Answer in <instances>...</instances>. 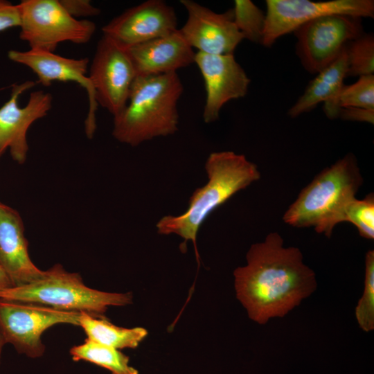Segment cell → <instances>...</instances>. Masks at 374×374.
<instances>
[{
    "mask_svg": "<svg viewBox=\"0 0 374 374\" xmlns=\"http://www.w3.org/2000/svg\"><path fill=\"white\" fill-rule=\"evenodd\" d=\"M246 258L247 265L233 272L235 289L249 317L259 324L284 317L317 290L316 274L301 250L285 247L278 233L253 244Z\"/></svg>",
    "mask_w": 374,
    "mask_h": 374,
    "instance_id": "obj_1",
    "label": "cell"
},
{
    "mask_svg": "<svg viewBox=\"0 0 374 374\" xmlns=\"http://www.w3.org/2000/svg\"><path fill=\"white\" fill-rule=\"evenodd\" d=\"M184 87L177 73L137 76L127 103L114 117L113 136L119 142L136 146L178 130V101Z\"/></svg>",
    "mask_w": 374,
    "mask_h": 374,
    "instance_id": "obj_2",
    "label": "cell"
},
{
    "mask_svg": "<svg viewBox=\"0 0 374 374\" xmlns=\"http://www.w3.org/2000/svg\"><path fill=\"white\" fill-rule=\"evenodd\" d=\"M208 181L191 195L186 211L180 215H166L157 223L158 233H174L193 242L197 258V232L206 217L238 191L260 178L257 166L244 154L232 151L212 152L205 163Z\"/></svg>",
    "mask_w": 374,
    "mask_h": 374,
    "instance_id": "obj_3",
    "label": "cell"
},
{
    "mask_svg": "<svg viewBox=\"0 0 374 374\" xmlns=\"http://www.w3.org/2000/svg\"><path fill=\"white\" fill-rule=\"evenodd\" d=\"M363 183L357 159L348 153L323 170L299 193L283 215V221L294 227H313L330 238L335 226L342 222L348 204Z\"/></svg>",
    "mask_w": 374,
    "mask_h": 374,
    "instance_id": "obj_4",
    "label": "cell"
},
{
    "mask_svg": "<svg viewBox=\"0 0 374 374\" xmlns=\"http://www.w3.org/2000/svg\"><path fill=\"white\" fill-rule=\"evenodd\" d=\"M0 300L44 305L59 310L84 312L103 317L111 305L132 301L131 293H110L90 288L78 273L69 272L60 264L44 271L30 283L0 290Z\"/></svg>",
    "mask_w": 374,
    "mask_h": 374,
    "instance_id": "obj_5",
    "label": "cell"
},
{
    "mask_svg": "<svg viewBox=\"0 0 374 374\" xmlns=\"http://www.w3.org/2000/svg\"><path fill=\"white\" fill-rule=\"evenodd\" d=\"M20 24L19 38L30 49L54 52L64 42L87 43L93 37L96 24L71 16L59 0H22L17 4Z\"/></svg>",
    "mask_w": 374,
    "mask_h": 374,
    "instance_id": "obj_6",
    "label": "cell"
},
{
    "mask_svg": "<svg viewBox=\"0 0 374 374\" xmlns=\"http://www.w3.org/2000/svg\"><path fill=\"white\" fill-rule=\"evenodd\" d=\"M80 312L63 311L33 303L0 300V332L6 344L32 358L44 354L42 335L58 323L79 326Z\"/></svg>",
    "mask_w": 374,
    "mask_h": 374,
    "instance_id": "obj_7",
    "label": "cell"
},
{
    "mask_svg": "<svg viewBox=\"0 0 374 374\" xmlns=\"http://www.w3.org/2000/svg\"><path fill=\"white\" fill-rule=\"evenodd\" d=\"M293 33L297 39L296 53L311 73H318L339 55L347 43L364 34L362 18L347 15L320 17Z\"/></svg>",
    "mask_w": 374,
    "mask_h": 374,
    "instance_id": "obj_8",
    "label": "cell"
},
{
    "mask_svg": "<svg viewBox=\"0 0 374 374\" xmlns=\"http://www.w3.org/2000/svg\"><path fill=\"white\" fill-rule=\"evenodd\" d=\"M88 75L98 105L114 117L120 114L127 103L137 77L127 48L103 35L97 44Z\"/></svg>",
    "mask_w": 374,
    "mask_h": 374,
    "instance_id": "obj_9",
    "label": "cell"
},
{
    "mask_svg": "<svg viewBox=\"0 0 374 374\" xmlns=\"http://www.w3.org/2000/svg\"><path fill=\"white\" fill-rule=\"evenodd\" d=\"M267 12L262 45L271 46L281 36L301 25L330 15L374 17L373 0H267Z\"/></svg>",
    "mask_w": 374,
    "mask_h": 374,
    "instance_id": "obj_10",
    "label": "cell"
},
{
    "mask_svg": "<svg viewBox=\"0 0 374 374\" xmlns=\"http://www.w3.org/2000/svg\"><path fill=\"white\" fill-rule=\"evenodd\" d=\"M35 84L32 80L13 84L9 100L0 107V157L9 150L12 159L19 164L24 163L27 158L29 127L46 116L52 107V95L42 90L31 92L27 104L19 106L20 96Z\"/></svg>",
    "mask_w": 374,
    "mask_h": 374,
    "instance_id": "obj_11",
    "label": "cell"
},
{
    "mask_svg": "<svg viewBox=\"0 0 374 374\" xmlns=\"http://www.w3.org/2000/svg\"><path fill=\"white\" fill-rule=\"evenodd\" d=\"M10 60L28 67L37 76L44 87L53 82H74L87 91L89 108L84 121V131L87 138L91 139L96 130V111L98 104L91 82L88 75V57L69 58L47 51L29 49L28 51L10 50L8 52Z\"/></svg>",
    "mask_w": 374,
    "mask_h": 374,
    "instance_id": "obj_12",
    "label": "cell"
},
{
    "mask_svg": "<svg viewBox=\"0 0 374 374\" xmlns=\"http://www.w3.org/2000/svg\"><path fill=\"white\" fill-rule=\"evenodd\" d=\"M174 8L162 0H148L125 10L102 28L103 35L129 48L177 30Z\"/></svg>",
    "mask_w": 374,
    "mask_h": 374,
    "instance_id": "obj_13",
    "label": "cell"
},
{
    "mask_svg": "<svg viewBox=\"0 0 374 374\" xmlns=\"http://www.w3.org/2000/svg\"><path fill=\"white\" fill-rule=\"evenodd\" d=\"M180 3L188 17L179 30L191 48L206 54H233L244 37L233 21V9L217 13L192 0Z\"/></svg>",
    "mask_w": 374,
    "mask_h": 374,
    "instance_id": "obj_14",
    "label": "cell"
},
{
    "mask_svg": "<svg viewBox=\"0 0 374 374\" xmlns=\"http://www.w3.org/2000/svg\"><path fill=\"white\" fill-rule=\"evenodd\" d=\"M194 63L202 73L206 91L203 119L206 123H210L219 118L220 110L226 103L246 96L251 80L233 54L197 52Z\"/></svg>",
    "mask_w": 374,
    "mask_h": 374,
    "instance_id": "obj_15",
    "label": "cell"
},
{
    "mask_svg": "<svg viewBox=\"0 0 374 374\" xmlns=\"http://www.w3.org/2000/svg\"><path fill=\"white\" fill-rule=\"evenodd\" d=\"M28 245L19 213L0 202V266L14 286L30 283L44 274L31 260Z\"/></svg>",
    "mask_w": 374,
    "mask_h": 374,
    "instance_id": "obj_16",
    "label": "cell"
},
{
    "mask_svg": "<svg viewBox=\"0 0 374 374\" xmlns=\"http://www.w3.org/2000/svg\"><path fill=\"white\" fill-rule=\"evenodd\" d=\"M136 76L177 73L195 62V53L179 29L172 33L127 48Z\"/></svg>",
    "mask_w": 374,
    "mask_h": 374,
    "instance_id": "obj_17",
    "label": "cell"
},
{
    "mask_svg": "<svg viewBox=\"0 0 374 374\" xmlns=\"http://www.w3.org/2000/svg\"><path fill=\"white\" fill-rule=\"evenodd\" d=\"M348 57L346 46L339 55L319 71L309 83L302 96L289 109L288 115L295 118L316 107L320 103L332 98L344 84L347 76Z\"/></svg>",
    "mask_w": 374,
    "mask_h": 374,
    "instance_id": "obj_18",
    "label": "cell"
},
{
    "mask_svg": "<svg viewBox=\"0 0 374 374\" xmlns=\"http://www.w3.org/2000/svg\"><path fill=\"white\" fill-rule=\"evenodd\" d=\"M79 326L87 339L116 349L135 348L145 339L148 331L141 327L125 328L114 325L103 317L80 312Z\"/></svg>",
    "mask_w": 374,
    "mask_h": 374,
    "instance_id": "obj_19",
    "label": "cell"
},
{
    "mask_svg": "<svg viewBox=\"0 0 374 374\" xmlns=\"http://www.w3.org/2000/svg\"><path fill=\"white\" fill-rule=\"evenodd\" d=\"M69 353L73 361L93 363L109 370L112 374H139L136 369L130 366L128 356L118 349L87 338L83 344L72 347Z\"/></svg>",
    "mask_w": 374,
    "mask_h": 374,
    "instance_id": "obj_20",
    "label": "cell"
},
{
    "mask_svg": "<svg viewBox=\"0 0 374 374\" xmlns=\"http://www.w3.org/2000/svg\"><path fill=\"white\" fill-rule=\"evenodd\" d=\"M374 109V75H364L349 85L343 84L337 93L324 103L323 110L329 118H337L341 107Z\"/></svg>",
    "mask_w": 374,
    "mask_h": 374,
    "instance_id": "obj_21",
    "label": "cell"
},
{
    "mask_svg": "<svg viewBox=\"0 0 374 374\" xmlns=\"http://www.w3.org/2000/svg\"><path fill=\"white\" fill-rule=\"evenodd\" d=\"M233 21L247 39L256 44H261L265 24V14L250 0L234 1Z\"/></svg>",
    "mask_w": 374,
    "mask_h": 374,
    "instance_id": "obj_22",
    "label": "cell"
},
{
    "mask_svg": "<svg viewBox=\"0 0 374 374\" xmlns=\"http://www.w3.org/2000/svg\"><path fill=\"white\" fill-rule=\"evenodd\" d=\"M347 76H364L374 73V36L362 34L346 45Z\"/></svg>",
    "mask_w": 374,
    "mask_h": 374,
    "instance_id": "obj_23",
    "label": "cell"
},
{
    "mask_svg": "<svg viewBox=\"0 0 374 374\" xmlns=\"http://www.w3.org/2000/svg\"><path fill=\"white\" fill-rule=\"evenodd\" d=\"M355 317L364 332L374 329V251L365 256V275L363 294L355 307Z\"/></svg>",
    "mask_w": 374,
    "mask_h": 374,
    "instance_id": "obj_24",
    "label": "cell"
},
{
    "mask_svg": "<svg viewBox=\"0 0 374 374\" xmlns=\"http://www.w3.org/2000/svg\"><path fill=\"white\" fill-rule=\"evenodd\" d=\"M353 224L362 238H374V195L369 193L362 199L354 198L347 206L342 222Z\"/></svg>",
    "mask_w": 374,
    "mask_h": 374,
    "instance_id": "obj_25",
    "label": "cell"
},
{
    "mask_svg": "<svg viewBox=\"0 0 374 374\" xmlns=\"http://www.w3.org/2000/svg\"><path fill=\"white\" fill-rule=\"evenodd\" d=\"M62 7L73 17H89L99 15L100 10L89 0H59Z\"/></svg>",
    "mask_w": 374,
    "mask_h": 374,
    "instance_id": "obj_26",
    "label": "cell"
},
{
    "mask_svg": "<svg viewBox=\"0 0 374 374\" xmlns=\"http://www.w3.org/2000/svg\"><path fill=\"white\" fill-rule=\"evenodd\" d=\"M20 18L17 4L0 0V32L19 27Z\"/></svg>",
    "mask_w": 374,
    "mask_h": 374,
    "instance_id": "obj_27",
    "label": "cell"
},
{
    "mask_svg": "<svg viewBox=\"0 0 374 374\" xmlns=\"http://www.w3.org/2000/svg\"><path fill=\"white\" fill-rule=\"evenodd\" d=\"M337 118L344 121L366 122L374 123V109L359 107H341L337 113Z\"/></svg>",
    "mask_w": 374,
    "mask_h": 374,
    "instance_id": "obj_28",
    "label": "cell"
},
{
    "mask_svg": "<svg viewBox=\"0 0 374 374\" xmlns=\"http://www.w3.org/2000/svg\"><path fill=\"white\" fill-rule=\"evenodd\" d=\"M14 287L8 274L0 266V290Z\"/></svg>",
    "mask_w": 374,
    "mask_h": 374,
    "instance_id": "obj_29",
    "label": "cell"
},
{
    "mask_svg": "<svg viewBox=\"0 0 374 374\" xmlns=\"http://www.w3.org/2000/svg\"><path fill=\"white\" fill-rule=\"evenodd\" d=\"M5 344H6V341H5L4 339H3L1 333L0 332V362H1V353H2L3 348Z\"/></svg>",
    "mask_w": 374,
    "mask_h": 374,
    "instance_id": "obj_30",
    "label": "cell"
}]
</instances>
